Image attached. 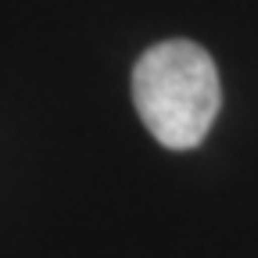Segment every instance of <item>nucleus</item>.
<instances>
[{"instance_id":"1","label":"nucleus","mask_w":258,"mask_h":258,"mask_svg":"<svg viewBox=\"0 0 258 258\" xmlns=\"http://www.w3.org/2000/svg\"><path fill=\"white\" fill-rule=\"evenodd\" d=\"M133 104L161 147H198L222 104L212 54L190 40H165L151 47L133 69Z\"/></svg>"}]
</instances>
